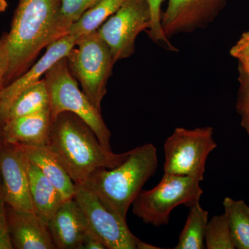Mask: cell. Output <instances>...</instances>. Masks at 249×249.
<instances>
[{
    "label": "cell",
    "mask_w": 249,
    "mask_h": 249,
    "mask_svg": "<svg viewBox=\"0 0 249 249\" xmlns=\"http://www.w3.org/2000/svg\"><path fill=\"white\" fill-rule=\"evenodd\" d=\"M47 147L76 184L86 182L97 168H115L129 155L106 151L93 129L70 111L52 120Z\"/></svg>",
    "instance_id": "obj_1"
},
{
    "label": "cell",
    "mask_w": 249,
    "mask_h": 249,
    "mask_svg": "<svg viewBox=\"0 0 249 249\" xmlns=\"http://www.w3.org/2000/svg\"><path fill=\"white\" fill-rule=\"evenodd\" d=\"M60 0H19L8 33L9 70L5 87L29 70L45 47L59 39Z\"/></svg>",
    "instance_id": "obj_2"
},
{
    "label": "cell",
    "mask_w": 249,
    "mask_h": 249,
    "mask_svg": "<svg viewBox=\"0 0 249 249\" xmlns=\"http://www.w3.org/2000/svg\"><path fill=\"white\" fill-rule=\"evenodd\" d=\"M157 167V148L147 143L129 151L127 159L115 168L95 170L85 183L108 209L127 220L129 207Z\"/></svg>",
    "instance_id": "obj_3"
},
{
    "label": "cell",
    "mask_w": 249,
    "mask_h": 249,
    "mask_svg": "<svg viewBox=\"0 0 249 249\" xmlns=\"http://www.w3.org/2000/svg\"><path fill=\"white\" fill-rule=\"evenodd\" d=\"M45 80L50 99L52 119L64 111L79 116L93 129L103 148H111V132L97 109L79 89L76 78L70 71L67 58L59 60L46 72Z\"/></svg>",
    "instance_id": "obj_4"
},
{
    "label": "cell",
    "mask_w": 249,
    "mask_h": 249,
    "mask_svg": "<svg viewBox=\"0 0 249 249\" xmlns=\"http://www.w3.org/2000/svg\"><path fill=\"white\" fill-rule=\"evenodd\" d=\"M200 182L190 177L164 174L157 186L139 193L132 204V212L145 224L167 225L175 208L179 205L191 208L199 202L203 194Z\"/></svg>",
    "instance_id": "obj_5"
},
{
    "label": "cell",
    "mask_w": 249,
    "mask_h": 249,
    "mask_svg": "<svg viewBox=\"0 0 249 249\" xmlns=\"http://www.w3.org/2000/svg\"><path fill=\"white\" fill-rule=\"evenodd\" d=\"M76 46L66 57L69 68L87 97L101 110L107 80L116 62L97 31L77 39Z\"/></svg>",
    "instance_id": "obj_6"
},
{
    "label": "cell",
    "mask_w": 249,
    "mask_h": 249,
    "mask_svg": "<svg viewBox=\"0 0 249 249\" xmlns=\"http://www.w3.org/2000/svg\"><path fill=\"white\" fill-rule=\"evenodd\" d=\"M217 147L211 127H178L164 143V174L204 181L206 160Z\"/></svg>",
    "instance_id": "obj_7"
},
{
    "label": "cell",
    "mask_w": 249,
    "mask_h": 249,
    "mask_svg": "<svg viewBox=\"0 0 249 249\" xmlns=\"http://www.w3.org/2000/svg\"><path fill=\"white\" fill-rule=\"evenodd\" d=\"M84 214L89 230L103 242L106 249H158L139 240L122 219L108 209L86 183H76L73 196Z\"/></svg>",
    "instance_id": "obj_8"
},
{
    "label": "cell",
    "mask_w": 249,
    "mask_h": 249,
    "mask_svg": "<svg viewBox=\"0 0 249 249\" xmlns=\"http://www.w3.org/2000/svg\"><path fill=\"white\" fill-rule=\"evenodd\" d=\"M150 13L145 0H125L98 29L115 62L133 55L137 36L148 30Z\"/></svg>",
    "instance_id": "obj_9"
},
{
    "label": "cell",
    "mask_w": 249,
    "mask_h": 249,
    "mask_svg": "<svg viewBox=\"0 0 249 249\" xmlns=\"http://www.w3.org/2000/svg\"><path fill=\"white\" fill-rule=\"evenodd\" d=\"M28 159L22 147L0 142V176L6 204L18 211L34 212L29 193Z\"/></svg>",
    "instance_id": "obj_10"
},
{
    "label": "cell",
    "mask_w": 249,
    "mask_h": 249,
    "mask_svg": "<svg viewBox=\"0 0 249 249\" xmlns=\"http://www.w3.org/2000/svg\"><path fill=\"white\" fill-rule=\"evenodd\" d=\"M227 0H168L161 16L167 37L206 27L217 18Z\"/></svg>",
    "instance_id": "obj_11"
},
{
    "label": "cell",
    "mask_w": 249,
    "mask_h": 249,
    "mask_svg": "<svg viewBox=\"0 0 249 249\" xmlns=\"http://www.w3.org/2000/svg\"><path fill=\"white\" fill-rule=\"evenodd\" d=\"M76 42V37L69 34L54 41L47 47L45 53L38 62L0 91V109L4 122L6 113L18 95L39 81L57 62L66 58Z\"/></svg>",
    "instance_id": "obj_12"
},
{
    "label": "cell",
    "mask_w": 249,
    "mask_h": 249,
    "mask_svg": "<svg viewBox=\"0 0 249 249\" xmlns=\"http://www.w3.org/2000/svg\"><path fill=\"white\" fill-rule=\"evenodd\" d=\"M6 215L14 249H55L48 227L34 213L18 211L6 204Z\"/></svg>",
    "instance_id": "obj_13"
},
{
    "label": "cell",
    "mask_w": 249,
    "mask_h": 249,
    "mask_svg": "<svg viewBox=\"0 0 249 249\" xmlns=\"http://www.w3.org/2000/svg\"><path fill=\"white\" fill-rule=\"evenodd\" d=\"M47 227L57 249H81L88 229L84 214L74 199L62 203Z\"/></svg>",
    "instance_id": "obj_14"
},
{
    "label": "cell",
    "mask_w": 249,
    "mask_h": 249,
    "mask_svg": "<svg viewBox=\"0 0 249 249\" xmlns=\"http://www.w3.org/2000/svg\"><path fill=\"white\" fill-rule=\"evenodd\" d=\"M51 109L5 121L3 140L27 146L45 147L52 127Z\"/></svg>",
    "instance_id": "obj_15"
},
{
    "label": "cell",
    "mask_w": 249,
    "mask_h": 249,
    "mask_svg": "<svg viewBox=\"0 0 249 249\" xmlns=\"http://www.w3.org/2000/svg\"><path fill=\"white\" fill-rule=\"evenodd\" d=\"M27 170L29 193L34 213L47 226L62 203L66 200L53 183L29 160Z\"/></svg>",
    "instance_id": "obj_16"
},
{
    "label": "cell",
    "mask_w": 249,
    "mask_h": 249,
    "mask_svg": "<svg viewBox=\"0 0 249 249\" xmlns=\"http://www.w3.org/2000/svg\"><path fill=\"white\" fill-rule=\"evenodd\" d=\"M28 160L37 166L42 174L60 191L65 200L73 199L76 183L47 146L36 147L20 145Z\"/></svg>",
    "instance_id": "obj_17"
},
{
    "label": "cell",
    "mask_w": 249,
    "mask_h": 249,
    "mask_svg": "<svg viewBox=\"0 0 249 249\" xmlns=\"http://www.w3.org/2000/svg\"><path fill=\"white\" fill-rule=\"evenodd\" d=\"M50 109V99L45 78L24 89L15 99L4 118L9 119L29 115Z\"/></svg>",
    "instance_id": "obj_18"
},
{
    "label": "cell",
    "mask_w": 249,
    "mask_h": 249,
    "mask_svg": "<svg viewBox=\"0 0 249 249\" xmlns=\"http://www.w3.org/2000/svg\"><path fill=\"white\" fill-rule=\"evenodd\" d=\"M125 0H101L73 23L67 34L77 39L92 34L121 7Z\"/></svg>",
    "instance_id": "obj_19"
},
{
    "label": "cell",
    "mask_w": 249,
    "mask_h": 249,
    "mask_svg": "<svg viewBox=\"0 0 249 249\" xmlns=\"http://www.w3.org/2000/svg\"><path fill=\"white\" fill-rule=\"evenodd\" d=\"M189 209V214L175 249H206L205 235L209 222V212L201 208L199 202Z\"/></svg>",
    "instance_id": "obj_20"
},
{
    "label": "cell",
    "mask_w": 249,
    "mask_h": 249,
    "mask_svg": "<svg viewBox=\"0 0 249 249\" xmlns=\"http://www.w3.org/2000/svg\"><path fill=\"white\" fill-rule=\"evenodd\" d=\"M223 206L235 249H249V206L229 196L224 198Z\"/></svg>",
    "instance_id": "obj_21"
},
{
    "label": "cell",
    "mask_w": 249,
    "mask_h": 249,
    "mask_svg": "<svg viewBox=\"0 0 249 249\" xmlns=\"http://www.w3.org/2000/svg\"><path fill=\"white\" fill-rule=\"evenodd\" d=\"M205 245L208 249H235L225 214L214 216L208 222Z\"/></svg>",
    "instance_id": "obj_22"
},
{
    "label": "cell",
    "mask_w": 249,
    "mask_h": 249,
    "mask_svg": "<svg viewBox=\"0 0 249 249\" xmlns=\"http://www.w3.org/2000/svg\"><path fill=\"white\" fill-rule=\"evenodd\" d=\"M101 0H60L58 19L59 38L67 35L73 23Z\"/></svg>",
    "instance_id": "obj_23"
},
{
    "label": "cell",
    "mask_w": 249,
    "mask_h": 249,
    "mask_svg": "<svg viewBox=\"0 0 249 249\" xmlns=\"http://www.w3.org/2000/svg\"><path fill=\"white\" fill-rule=\"evenodd\" d=\"M148 5L150 13V26L147 34L152 41L163 46L165 49L170 52H177L178 49L168 40L165 36L161 25V6L163 0H145Z\"/></svg>",
    "instance_id": "obj_24"
},
{
    "label": "cell",
    "mask_w": 249,
    "mask_h": 249,
    "mask_svg": "<svg viewBox=\"0 0 249 249\" xmlns=\"http://www.w3.org/2000/svg\"><path fill=\"white\" fill-rule=\"evenodd\" d=\"M238 81L240 83L237 93V112L241 116V125L245 129L249 137V71L239 65Z\"/></svg>",
    "instance_id": "obj_25"
},
{
    "label": "cell",
    "mask_w": 249,
    "mask_h": 249,
    "mask_svg": "<svg viewBox=\"0 0 249 249\" xmlns=\"http://www.w3.org/2000/svg\"><path fill=\"white\" fill-rule=\"evenodd\" d=\"M12 242L10 238L6 215V201L4 188L0 176V249H13Z\"/></svg>",
    "instance_id": "obj_26"
},
{
    "label": "cell",
    "mask_w": 249,
    "mask_h": 249,
    "mask_svg": "<svg viewBox=\"0 0 249 249\" xmlns=\"http://www.w3.org/2000/svg\"><path fill=\"white\" fill-rule=\"evenodd\" d=\"M231 55L239 61V65L249 70V31L244 33L230 51Z\"/></svg>",
    "instance_id": "obj_27"
},
{
    "label": "cell",
    "mask_w": 249,
    "mask_h": 249,
    "mask_svg": "<svg viewBox=\"0 0 249 249\" xmlns=\"http://www.w3.org/2000/svg\"><path fill=\"white\" fill-rule=\"evenodd\" d=\"M9 64L8 33H5L0 37V91L5 88V82L9 70Z\"/></svg>",
    "instance_id": "obj_28"
},
{
    "label": "cell",
    "mask_w": 249,
    "mask_h": 249,
    "mask_svg": "<svg viewBox=\"0 0 249 249\" xmlns=\"http://www.w3.org/2000/svg\"><path fill=\"white\" fill-rule=\"evenodd\" d=\"M81 249H106L103 242L88 228L83 238Z\"/></svg>",
    "instance_id": "obj_29"
},
{
    "label": "cell",
    "mask_w": 249,
    "mask_h": 249,
    "mask_svg": "<svg viewBox=\"0 0 249 249\" xmlns=\"http://www.w3.org/2000/svg\"><path fill=\"white\" fill-rule=\"evenodd\" d=\"M4 121L1 116V109H0V142L3 141V127H4Z\"/></svg>",
    "instance_id": "obj_30"
},
{
    "label": "cell",
    "mask_w": 249,
    "mask_h": 249,
    "mask_svg": "<svg viewBox=\"0 0 249 249\" xmlns=\"http://www.w3.org/2000/svg\"><path fill=\"white\" fill-rule=\"evenodd\" d=\"M7 7V1L6 0H0V13L4 12Z\"/></svg>",
    "instance_id": "obj_31"
},
{
    "label": "cell",
    "mask_w": 249,
    "mask_h": 249,
    "mask_svg": "<svg viewBox=\"0 0 249 249\" xmlns=\"http://www.w3.org/2000/svg\"><path fill=\"white\" fill-rule=\"evenodd\" d=\"M240 66H241V65H240ZM243 68H244V67H243ZM247 71H249V70H247Z\"/></svg>",
    "instance_id": "obj_32"
}]
</instances>
